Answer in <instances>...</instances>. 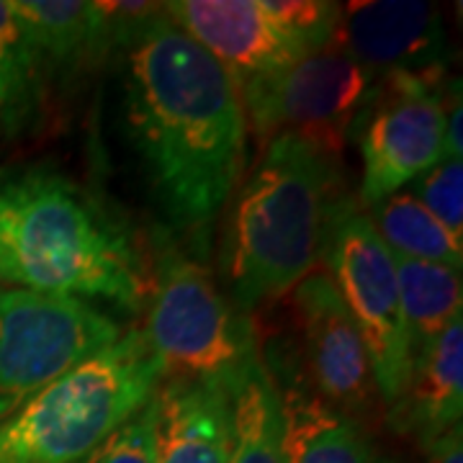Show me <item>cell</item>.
<instances>
[{
	"mask_svg": "<svg viewBox=\"0 0 463 463\" xmlns=\"http://www.w3.org/2000/svg\"><path fill=\"white\" fill-rule=\"evenodd\" d=\"M42 54L50 80L80 75L116 52L121 29L116 26L109 3L85 0H14Z\"/></svg>",
	"mask_w": 463,
	"mask_h": 463,
	"instance_id": "16",
	"label": "cell"
},
{
	"mask_svg": "<svg viewBox=\"0 0 463 463\" xmlns=\"http://www.w3.org/2000/svg\"><path fill=\"white\" fill-rule=\"evenodd\" d=\"M50 72L14 0H0V134L18 139L44 114Z\"/></svg>",
	"mask_w": 463,
	"mask_h": 463,
	"instance_id": "17",
	"label": "cell"
},
{
	"mask_svg": "<svg viewBox=\"0 0 463 463\" xmlns=\"http://www.w3.org/2000/svg\"><path fill=\"white\" fill-rule=\"evenodd\" d=\"M365 216L392 255L461 270L463 240L453 237L410 191H399L373 203L365 209Z\"/></svg>",
	"mask_w": 463,
	"mask_h": 463,
	"instance_id": "20",
	"label": "cell"
},
{
	"mask_svg": "<svg viewBox=\"0 0 463 463\" xmlns=\"http://www.w3.org/2000/svg\"><path fill=\"white\" fill-rule=\"evenodd\" d=\"M121 335L96 304L0 288V422Z\"/></svg>",
	"mask_w": 463,
	"mask_h": 463,
	"instance_id": "6",
	"label": "cell"
},
{
	"mask_svg": "<svg viewBox=\"0 0 463 463\" xmlns=\"http://www.w3.org/2000/svg\"><path fill=\"white\" fill-rule=\"evenodd\" d=\"M163 381L145 330H127L0 422V463H83Z\"/></svg>",
	"mask_w": 463,
	"mask_h": 463,
	"instance_id": "4",
	"label": "cell"
},
{
	"mask_svg": "<svg viewBox=\"0 0 463 463\" xmlns=\"http://www.w3.org/2000/svg\"><path fill=\"white\" fill-rule=\"evenodd\" d=\"M463 412V317L453 319L414 361L410 381L389 422L412 435L422 448L461 425Z\"/></svg>",
	"mask_w": 463,
	"mask_h": 463,
	"instance_id": "15",
	"label": "cell"
},
{
	"mask_svg": "<svg viewBox=\"0 0 463 463\" xmlns=\"http://www.w3.org/2000/svg\"><path fill=\"white\" fill-rule=\"evenodd\" d=\"M376 78L335 42L307 52L281 72L237 90L248 127L260 139L294 134L335 160L343 157L350 127Z\"/></svg>",
	"mask_w": 463,
	"mask_h": 463,
	"instance_id": "8",
	"label": "cell"
},
{
	"mask_svg": "<svg viewBox=\"0 0 463 463\" xmlns=\"http://www.w3.org/2000/svg\"><path fill=\"white\" fill-rule=\"evenodd\" d=\"M463 106H461V78H450L446 90V127H443V157L463 160Z\"/></svg>",
	"mask_w": 463,
	"mask_h": 463,
	"instance_id": "24",
	"label": "cell"
},
{
	"mask_svg": "<svg viewBox=\"0 0 463 463\" xmlns=\"http://www.w3.org/2000/svg\"><path fill=\"white\" fill-rule=\"evenodd\" d=\"M335 157L281 134L265 145L242 183L224 245V286L248 315L294 291L322 255L332 209L343 199Z\"/></svg>",
	"mask_w": 463,
	"mask_h": 463,
	"instance_id": "3",
	"label": "cell"
},
{
	"mask_svg": "<svg viewBox=\"0 0 463 463\" xmlns=\"http://www.w3.org/2000/svg\"><path fill=\"white\" fill-rule=\"evenodd\" d=\"M155 463H230V392L165 379L155 392Z\"/></svg>",
	"mask_w": 463,
	"mask_h": 463,
	"instance_id": "14",
	"label": "cell"
},
{
	"mask_svg": "<svg viewBox=\"0 0 463 463\" xmlns=\"http://www.w3.org/2000/svg\"><path fill=\"white\" fill-rule=\"evenodd\" d=\"M0 288H3V286H0Z\"/></svg>",
	"mask_w": 463,
	"mask_h": 463,
	"instance_id": "26",
	"label": "cell"
},
{
	"mask_svg": "<svg viewBox=\"0 0 463 463\" xmlns=\"http://www.w3.org/2000/svg\"><path fill=\"white\" fill-rule=\"evenodd\" d=\"M145 319L149 345L165 379L216 383L230 392L258 355V340L214 276L183 240L155 227L147 248Z\"/></svg>",
	"mask_w": 463,
	"mask_h": 463,
	"instance_id": "5",
	"label": "cell"
},
{
	"mask_svg": "<svg viewBox=\"0 0 463 463\" xmlns=\"http://www.w3.org/2000/svg\"><path fill=\"white\" fill-rule=\"evenodd\" d=\"M425 450H428V463H463V428L456 425Z\"/></svg>",
	"mask_w": 463,
	"mask_h": 463,
	"instance_id": "25",
	"label": "cell"
},
{
	"mask_svg": "<svg viewBox=\"0 0 463 463\" xmlns=\"http://www.w3.org/2000/svg\"><path fill=\"white\" fill-rule=\"evenodd\" d=\"M281 399L286 463H392L364 422L317 397L286 355H265Z\"/></svg>",
	"mask_w": 463,
	"mask_h": 463,
	"instance_id": "13",
	"label": "cell"
},
{
	"mask_svg": "<svg viewBox=\"0 0 463 463\" xmlns=\"http://www.w3.org/2000/svg\"><path fill=\"white\" fill-rule=\"evenodd\" d=\"M83 463H155V397Z\"/></svg>",
	"mask_w": 463,
	"mask_h": 463,
	"instance_id": "23",
	"label": "cell"
},
{
	"mask_svg": "<svg viewBox=\"0 0 463 463\" xmlns=\"http://www.w3.org/2000/svg\"><path fill=\"white\" fill-rule=\"evenodd\" d=\"M0 283L139 315L149 268L124 216L62 170L32 165L0 175Z\"/></svg>",
	"mask_w": 463,
	"mask_h": 463,
	"instance_id": "2",
	"label": "cell"
},
{
	"mask_svg": "<svg viewBox=\"0 0 463 463\" xmlns=\"http://www.w3.org/2000/svg\"><path fill=\"white\" fill-rule=\"evenodd\" d=\"M371 355L381 404L394 407L412 373L394 255L353 199L337 201L319 255Z\"/></svg>",
	"mask_w": 463,
	"mask_h": 463,
	"instance_id": "7",
	"label": "cell"
},
{
	"mask_svg": "<svg viewBox=\"0 0 463 463\" xmlns=\"http://www.w3.org/2000/svg\"><path fill=\"white\" fill-rule=\"evenodd\" d=\"M397 268L399 304L404 317V332L410 358L420 353L446 330L453 319L463 317V281L461 270L428 260H412L394 255Z\"/></svg>",
	"mask_w": 463,
	"mask_h": 463,
	"instance_id": "18",
	"label": "cell"
},
{
	"mask_svg": "<svg viewBox=\"0 0 463 463\" xmlns=\"http://www.w3.org/2000/svg\"><path fill=\"white\" fill-rule=\"evenodd\" d=\"M230 463H286L281 399L263 355L230 389Z\"/></svg>",
	"mask_w": 463,
	"mask_h": 463,
	"instance_id": "19",
	"label": "cell"
},
{
	"mask_svg": "<svg viewBox=\"0 0 463 463\" xmlns=\"http://www.w3.org/2000/svg\"><path fill=\"white\" fill-rule=\"evenodd\" d=\"M270 18L298 47L315 52L335 42L343 5L327 0H263Z\"/></svg>",
	"mask_w": 463,
	"mask_h": 463,
	"instance_id": "21",
	"label": "cell"
},
{
	"mask_svg": "<svg viewBox=\"0 0 463 463\" xmlns=\"http://www.w3.org/2000/svg\"><path fill=\"white\" fill-rule=\"evenodd\" d=\"M335 44L376 80L392 75L448 78V33L432 3L355 0L343 5Z\"/></svg>",
	"mask_w": 463,
	"mask_h": 463,
	"instance_id": "11",
	"label": "cell"
},
{
	"mask_svg": "<svg viewBox=\"0 0 463 463\" xmlns=\"http://www.w3.org/2000/svg\"><path fill=\"white\" fill-rule=\"evenodd\" d=\"M165 16L209 52L237 90L294 65L307 50L283 32L263 0H170Z\"/></svg>",
	"mask_w": 463,
	"mask_h": 463,
	"instance_id": "12",
	"label": "cell"
},
{
	"mask_svg": "<svg viewBox=\"0 0 463 463\" xmlns=\"http://www.w3.org/2000/svg\"><path fill=\"white\" fill-rule=\"evenodd\" d=\"M124 127L165 230L199 258L248 165L237 88L160 8L118 47Z\"/></svg>",
	"mask_w": 463,
	"mask_h": 463,
	"instance_id": "1",
	"label": "cell"
},
{
	"mask_svg": "<svg viewBox=\"0 0 463 463\" xmlns=\"http://www.w3.org/2000/svg\"><path fill=\"white\" fill-rule=\"evenodd\" d=\"M448 83L450 75H392L376 80L371 99L350 127L364 167L358 191L364 212L404 191L443 160Z\"/></svg>",
	"mask_w": 463,
	"mask_h": 463,
	"instance_id": "9",
	"label": "cell"
},
{
	"mask_svg": "<svg viewBox=\"0 0 463 463\" xmlns=\"http://www.w3.org/2000/svg\"><path fill=\"white\" fill-rule=\"evenodd\" d=\"M294 365L322 402L364 422L381 404L371 355L327 270H312L294 286Z\"/></svg>",
	"mask_w": 463,
	"mask_h": 463,
	"instance_id": "10",
	"label": "cell"
},
{
	"mask_svg": "<svg viewBox=\"0 0 463 463\" xmlns=\"http://www.w3.org/2000/svg\"><path fill=\"white\" fill-rule=\"evenodd\" d=\"M404 191H410L453 237L463 240V160L443 157Z\"/></svg>",
	"mask_w": 463,
	"mask_h": 463,
	"instance_id": "22",
	"label": "cell"
}]
</instances>
